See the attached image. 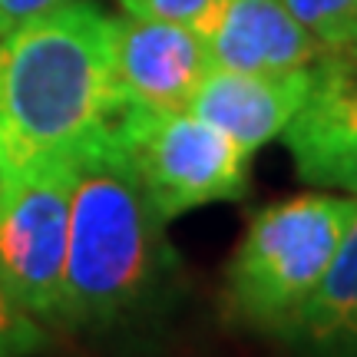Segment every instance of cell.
I'll return each mask as SVG.
<instances>
[{
  "label": "cell",
  "mask_w": 357,
  "mask_h": 357,
  "mask_svg": "<svg viewBox=\"0 0 357 357\" xmlns=\"http://www.w3.org/2000/svg\"><path fill=\"white\" fill-rule=\"evenodd\" d=\"M73 0H0V20L7 26H17L24 20H33V17H43L50 10H60Z\"/></svg>",
  "instance_id": "obj_14"
},
{
  "label": "cell",
  "mask_w": 357,
  "mask_h": 357,
  "mask_svg": "<svg viewBox=\"0 0 357 357\" xmlns=\"http://www.w3.org/2000/svg\"><path fill=\"white\" fill-rule=\"evenodd\" d=\"M278 337L307 357H357V208L318 291Z\"/></svg>",
  "instance_id": "obj_10"
},
{
  "label": "cell",
  "mask_w": 357,
  "mask_h": 357,
  "mask_svg": "<svg viewBox=\"0 0 357 357\" xmlns=\"http://www.w3.org/2000/svg\"><path fill=\"white\" fill-rule=\"evenodd\" d=\"M281 136L301 182L357 195V50L321 53L305 106Z\"/></svg>",
  "instance_id": "obj_6"
},
{
  "label": "cell",
  "mask_w": 357,
  "mask_h": 357,
  "mask_svg": "<svg viewBox=\"0 0 357 357\" xmlns=\"http://www.w3.org/2000/svg\"><path fill=\"white\" fill-rule=\"evenodd\" d=\"M119 96L109 17L86 0L0 33V176L73 162L109 132Z\"/></svg>",
  "instance_id": "obj_1"
},
{
  "label": "cell",
  "mask_w": 357,
  "mask_h": 357,
  "mask_svg": "<svg viewBox=\"0 0 357 357\" xmlns=\"http://www.w3.org/2000/svg\"><path fill=\"white\" fill-rule=\"evenodd\" d=\"M73 162L3 182L0 192V281L43 324H60Z\"/></svg>",
  "instance_id": "obj_5"
},
{
  "label": "cell",
  "mask_w": 357,
  "mask_h": 357,
  "mask_svg": "<svg viewBox=\"0 0 357 357\" xmlns=\"http://www.w3.org/2000/svg\"><path fill=\"white\" fill-rule=\"evenodd\" d=\"M208 63L242 73H288L318 63L321 43L294 20L284 0H212L195 24Z\"/></svg>",
  "instance_id": "obj_8"
},
{
  "label": "cell",
  "mask_w": 357,
  "mask_h": 357,
  "mask_svg": "<svg viewBox=\"0 0 357 357\" xmlns=\"http://www.w3.org/2000/svg\"><path fill=\"white\" fill-rule=\"evenodd\" d=\"M0 192H3V176H0Z\"/></svg>",
  "instance_id": "obj_16"
},
{
  "label": "cell",
  "mask_w": 357,
  "mask_h": 357,
  "mask_svg": "<svg viewBox=\"0 0 357 357\" xmlns=\"http://www.w3.org/2000/svg\"><path fill=\"white\" fill-rule=\"evenodd\" d=\"M123 13L149 17V20H172V24L195 26L212 7V0H119Z\"/></svg>",
  "instance_id": "obj_13"
},
{
  "label": "cell",
  "mask_w": 357,
  "mask_h": 357,
  "mask_svg": "<svg viewBox=\"0 0 357 357\" xmlns=\"http://www.w3.org/2000/svg\"><path fill=\"white\" fill-rule=\"evenodd\" d=\"M3 30H7V24H3V20H0V33H3Z\"/></svg>",
  "instance_id": "obj_15"
},
{
  "label": "cell",
  "mask_w": 357,
  "mask_h": 357,
  "mask_svg": "<svg viewBox=\"0 0 357 357\" xmlns=\"http://www.w3.org/2000/svg\"><path fill=\"white\" fill-rule=\"evenodd\" d=\"M357 195L305 192L252 215L225 268L222 305L235 324L281 334L328 275Z\"/></svg>",
  "instance_id": "obj_3"
},
{
  "label": "cell",
  "mask_w": 357,
  "mask_h": 357,
  "mask_svg": "<svg viewBox=\"0 0 357 357\" xmlns=\"http://www.w3.org/2000/svg\"><path fill=\"white\" fill-rule=\"evenodd\" d=\"M47 347L43 321L26 314L0 281V357H33Z\"/></svg>",
  "instance_id": "obj_12"
},
{
  "label": "cell",
  "mask_w": 357,
  "mask_h": 357,
  "mask_svg": "<svg viewBox=\"0 0 357 357\" xmlns=\"http://www.w3.org/2000/svg\"><path fill=\"white\" fill-rule=\"evenodd\" d=\"M109 70L119 106L185 109L212 63L195 26L123 13L109 17Z\"/></svg>",
  "instance_id": "obj_7"
},
{
  "label": "cell",
  "mask_w": 357,
  "mask_h": 357,
  "mask_svg": "<svg viewBox=\"0 0 357 357\" xmlns=\"http://www.w3.org/2000/svg\"><path fill=\"white\" fill-rule=\"evenodd\" d=\"M106 139L166 222L248 189L252 155L192 109L123 106Z\"/></svg>",
  "instance_id": "obj_4"
},
{
  "label": "cell",
  "mask_w": 357,
  "mask_h": 357,
  "mask_svg": "<svg viewBox=\"0 0 357 357\" xmlns=\"http://www.w3.org/2000/svg\"><path fill=\"white\" fill-rule=\"evenodd\" d=\"M166 225L106 136L77 155L60 324L106 331L153 305L176 271Z\"/></svg>",
  "instance_id": "obj_2"
},
{
  "label": "cell",
  "mask_w": 357,
  "mask_h": 357,
  "mask_svg": "<svg viewBox=\"0 0 357 357\" xmlns=\"http://www.w3.org/2000/svg\"><path fill=\"white\" fill-rule=\"evenodd\" d=\"M311 89V70L288 73H242L212 66L195 86L185 109L222 129L242 153L281 139Z\"/></svg>",
  "instance_id": "obj_9"
},
{
  "label": "cell",
  "mask_w": 357,
  "mask_h": 357,
  "mask_svg": "<svg viewBox=\"0 0 357 357\" xmlns=\"http://www.w3.org/2000/svg\"><path fill=\"white\" fill-rule=\"evenodd\" d=\"M324 53L357 50V0H284Z\"/></svg>",
  "instance_id": "obj_11"
}]
</instances>
